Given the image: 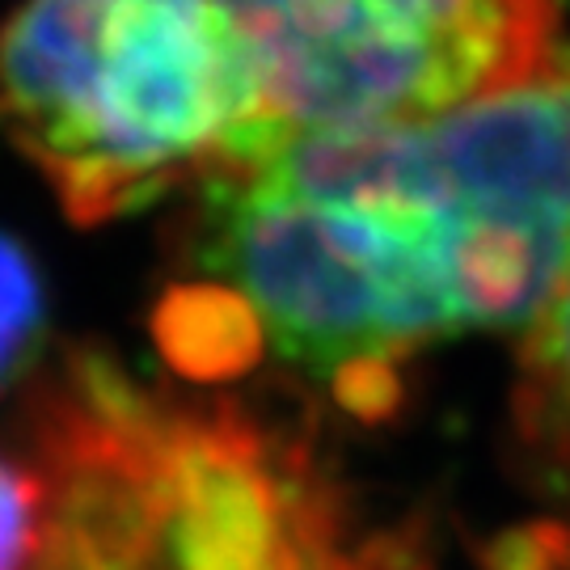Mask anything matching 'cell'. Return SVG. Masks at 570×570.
Listing matches in <instances>:
<instances>
[{
	"instance_id": "6da1fadb",
	"label": "cell",
	"mask_w": 570,
	"mask_h": 570,
	"mask_svg": "<svg viewBox=\"0 0 570 570\" xmlns=\"http://www.w3.org/2000/svg\"><path fill=\"white\" fill-rule=\"evenodd\" d=\"M157 334L190 381L275 360L360 414L431 346L532 326L570 275V47L428 119L279 131L190 190Z\"/></svg>"
},
{
	"instance_id": "7a4b0ae2",
	"label": "cell",
	"mask_w": 570,
	"mask_h": 570,
	"mask_svg": "<svg viewBox=\"0 0 570 570\" xmlns=\"http://www.w3.org/2000/svg\"><path fill=\"white\" fill-rule=\"evenodd\" d=\"M26 570H423L301 435L72 355L26 414Z\"/></svg>"
},
{
	"instance_id": "3957f363",
	"label": "cell",
	"mask_w": 570,
	"mask_h": 570,
	"mask_svg": "<svg viewBox=\"0 0 570 570\" xmlns=\"http://www.w3.org/2000/svg\"><path fill=\"white\" fill-rule=\"evenodd\" d=\"M0 131L72 225H110L284 127L212 0H21L0 26Z\"/></svg>"
},
{
	"instance_id": "277c9868",
	"label": "cell",
	"mask_w": 570,
	"mask_h": 570,
	"mask_svg": "<svg viewBox=\"0 0 570 570\" xmlns=\"http://www.w3.org/2000/svg\"><path fill=\"white\" fill-rule=\"evenodd\" d=\"M284 131L428 119L558 56V0H212Z\"/></svg>"
},
{
	"instance_id": "5b68a950",
	"label": "cell",
	"mask_w": 570,
	"mask_h": 570,
	"mask_svg": "<svg viewBox=\"0 0 570 570\" xmlns=\"http://www.w3.org/2000/svg\"><path fill=\"white\" fill-rule=\"evenodd\" d=\"M524 419L570 456V275L524 338Z\"/></svg>"
},
{
	"instance_id": "8992f818",
	"label": "cell",
	"mask_w": 570,
	"mask_h": 570,
	"mask_svg": "<svg viewBox=\"0 0 570 570\" xmlns=\"http://www.w3.org/2000/svg\"><path fill=\"white\" fill-rule=\"evenodd\" d=\"M42 334V284L30 254L0 233V389L13 385L35 360Z\"/></svg>"
},
{
	"instance_id": "52a82bcc",
	"label": "cell",
	"mask_w": 570,
	"mask_h": 570,
	"mask_svg": "<svg viewBox=\"0 0 570 570\" xmlns=\"http://www.w3.org/2000/svg\"><path fill=\"white\" fill-rule=\"evenodd\" d=\"M39 537V482L26 461L0 456V570H26Z\"/></svg>"
},
{
	"instance_id": "ba28073f",
	"label": "cell",
	"mask_w": 570,
	"mask_h": 570,
	"mask_svg": "<svg viewBox=\"0 0 570 570\" xmlns=\"http://www.w3.org/2000/svg\"><path fill=\"white\" fill-rule=\"evenodd\" d=\"M499 570H570V532L537 529L508 541Z\"/></svg>"
}]
</instances>
